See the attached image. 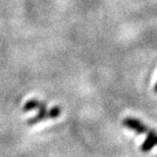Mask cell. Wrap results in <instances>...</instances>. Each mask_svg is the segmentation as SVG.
Returning <instances> with one entry per match:
<instances>
[{"label":"cell","mask_w":157,"mask_h":157,"mask_svg":"<svg viewBox=\"0 0 157 157\" xmlns=\"http://www.w3.org/2000/svg\"><path fill=\"white\" fill-rule=\"evenodd\" d=\"M122 125L130 130L136 132L138 135H147L151 128H149L147 125L141 121L140 119L135 117H125L122 121Z\"/></svg>","instance_id":"2"},{"label":"cell","mask_w":157,"mask_h":157,"mask_svg":"<svg viewBox=\"0 0 157 157\" xmlns=\"http://www.w3.org/2000/svg\"><path fill=\"white\" fill-rule=\"evenodd\" d=\"M61 113V108L59 106H53L51 109L47 110V104L44 103V105L42 107L39 108V112L37 113L35 117L30 118L28 121V124L29 125H34L38 122L45 121V119H49V118H56L58 117Z\"/></svg>","instance_id":"1"},{"label":"cell","mask_w":157,"mask_h":157,"mask_svg":"<svg viewBox=\"0 0 157 157\" xmlns=\"http://www.w3.org/2000/svg\"><path fill=\"white\" fill-rule=\"evenodd\" d=\"M154 91H155V93H157V82H156V84L154 86Z\"/></svg>","instance_id":"5"},{"label":"cell","mask_w":157,"mask_h":157,"mask_svg":"<svg viewBox=\"0 0 157 157\" xmlns=\"http://www.w3.org/2000/svg\"><path fill=\"white\" fill-rule=\"evenodd\" d=\"M44 103L45 102L40 101V100H38V99H31L24 105L23 111L28 112V111H31V110H35V109H39L40 107H42V106L44 105Z\"/></svg>","instance_id":"4"},{"label":"cell","mask_w":157,"mask_h":157,"mask_svg":"<svg viewBox=\"0 0 157 157\" xmlns=\"http://www.w3.org/2000/svg\"><path fill=\"white\" fill-rule=\"evenodd\" d=\"M157 146V132L154 130H150V132L147 134L146 140L144 141L143 144L141 145V151L146 153L149 152Z\"/></svg>","instance_id":"3"}]
</instances>
